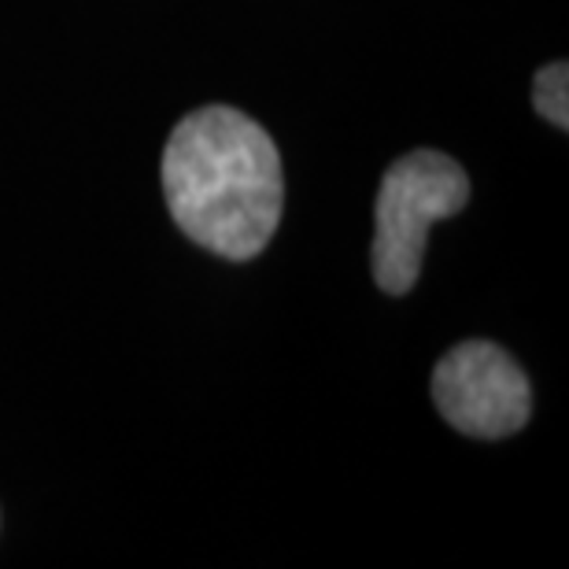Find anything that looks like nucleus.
Here are the masks:
<instances>
[{
    "mask_svg": "<svg viewBox=\"0 0 569 569\" xmlns=\"http://www.w3.org/2000/svg\"><path fill=\"white\" fill-rule=\"evenodd\" d=\"M163 192L189 241L233 263L256 259L281 222L278 144L244 111L197 108L167 138Z\"/></svg>",
    "mask_w": 569,
    "mask_h": 569,
    "instance_id": "1",
    "label": "nucleus"
},
{
    "mask_svg": "<svg viewBox=\"0 0 569 569\" xmlns=\"http://www.w3.org/2000/svg\"><path fill=\"white\" fill-rule=\"evenodd\" d=\"M470 203V178L451 156L418 148L385 170L373 200V281L389 296L418 284L429 226L451 219Z\"/></svg>",
    "mask_w": 569,
    "mask_h": 569,
    "instance_id": "2",
    "label": "nucleus"
},
{
    "mask_svg": "<svg viewBox=\"0 0 569 569\" xmlns=\"http://www.w3.org/2000/svg\"><path fill=\"white\" fill-rule=\"evenodd\" d=\"M432 403L443 422L477 440L515 437L532 418L526 370L492 340H466L437 362Z\"/></svg>",
    "mask_w": 569,
    "mask_h": 569,
    "instance_id": "3",
    "label": "nucleus"
},
{
    "mask_svg": "<svg viewBox=\"0 0 569 569\" xmlns=\"http://www.w3.org/2000/svg\"><path fill=\"white\" fill-rule=\"evenodd\" d=\"M532 104H537V111L551 127L559 130L569 127V67L562 60L548 63L537 74V82H532Z\"/></svg>",
    "mask_w": 569,
    "mask_h": 569,
    "instance_id": "4",
    "label": "nucleus"
}]
</instances>
